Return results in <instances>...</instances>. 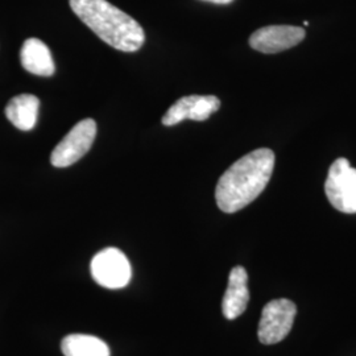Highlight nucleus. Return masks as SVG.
Here are the masks:
<instances>
[{"instance_id":"nucleus-1","label":"nucleus","mask_w":356,"mask_h":356,"mask_svg":"<svg viewBox=\"0 0 356 356\" xmlns=\"http://www.w3.org/2000/svg\"><path fill=\"white\" fill-rule=\"evenodd\" d=\"M275 153L260 148L247 153L229 166L216 184L218 207L227 214L236 213L254 202L272 177Z\"/></svg>"},{"instance_id":"nucleus-2","label":"nucleus","mask_w":356,"mask_h":356,"mask_svg":"<svg viewBox=\"0 0 356 356\" xmlns=\"http://www.w3.org/2000/svg\"><path fill=\"white\" fill-rule=\"evenodd\" d=\"M73 13L90 29L118 51H136L145 41L143 26L107 0H69Z\"/></svg>"},{"instance_id":"nucleus-3","label":"nucleus","mask_w":356,"mask_h":356,"mask_svg":"<svg viewBox=\"0 0 356 356\" xmlns=\"http://www.w3.org/2000/svg\"><path fill=\"white\" fill-rule=\"evenodd\" d=\"M325 191L334 209L346 214H356V169L347 159H337L331 164Z\"/></svg>"},{"instance_id":"nucleus-4","label":"nucleus","mask_w":356,"mask_h":356,"mask_svg":"<svg viewBox=\"0 0 356 356\" xmlns=\"http://www.w3.org/2000/svg\"><path fill=\"white\" fill-rule=\"evenodd\" d=\"M91 276L98 285L107 289H122L132 277V268L127 256L110 247L95 254L91 260Z\"/></svg>"},{"instance_id":"nucleus-5","label":"nucleus","mask_w":356,"mask_h":356,"mask_svg":"<svg viewBox=\"0 0 356 356\" xmlns=\"http://www.w3.org/2000/svg\"><path fill=\"white\" fill-rule=\"evenodd\" d=\"M97 136V123L92 119H83L67 132L63 140L53 149L51 165L66 168L73 165L89 152Z\"/></svg>"},{"instance_id":"nucleus-6","label":"nucleus","mask_w":356,"mask_h":356,"mask_svg":"<svg viewBox=\"0 0 356 356\" xmlns=\"http://www.w3.org/2000/svg\"><path fill=\"white\" fill-rule=\"evenodd\" d=\"M297 307L286 298L273 300L264 306L259 322V341L263 344L279 343L292 330Z\"/></svg>"},{"instance_id":"nucleus-7","label":"nucleus","mask_w":356,"mask_h":356,"mask_svg":"<svg viewBox=\"0 0 356 356\" xmlns=\"http://www.w3.org/2000/svg\"><path fill=\"white\" fill-rule=\"evenodd\" d=\"M305 35V29L301 26H268L251 35L250 45L254 51L273 54L298 45Z\"/></svg>"},{"instance_id":"nucleus-8","label":"nucleus","mask_w":356,"mask_h":356,"mask_svg":"<svg viewBox=\"0 0 356 356\" xmlns=\"http://www.w3.org/2000/svg\"><path fill=\"white\" fill-rule=\"evenodd\" d=\"M220 107V101L216 95H188L179 98L164 115L163 124L175 126L186 119L204 122L216 113Z\"/></svg>"},{"instance_id":"nucleus-9","label":"nucleus","mask_w":356,"mask_h":356,"mask_svg":"<svg viewBox=\"0 0 356 356\" xmlns=\"http://www.w3.org/2000/svg\"><path fill=\"white\" fill-rule=\"evenodd\" d=\"M250 301L248 275L244 268L235 267L229 272V285L222 301L223 316L227 319L241 317Z\"/></svg>"},{"instance_id":"nucleus-10","label":"nucleus","mask_w":356,"mask_h":356,"mask_svg":"<svg viewBox=\"0 0 356 356\" xmlns=\"http://www.w3.org/2000/svg\"><path fill=\"white\" fill-rule=\"evenodd\" d=\"M22 65L26 72L40 76H51L56 72L49 48L38 38H28L20 51Z\"/></svg>"},{"instance_id":"nucleus-11","label":"nucleus","mask_w":356,"mask_h":356,"mask_svg":"<svg viewBox=\"0 0 356 356\" xmlns=\"http://www.w3.org/2000/svg\"><path fill=\"white\" fill-rule=\"evenodd\" d=\"M40 101L32 94H22L13 98L6 107V116L20 131H31L36 126Z\"/></svg>"},{"instance_id":"nucleus-12","label":"nucleus","mask_w":356,"mask_h":356,"mask_svg":"<svg viewBox=\"0 0 356 356\" xmlns=\"http://www.w3.org/2000/svg\"><path fill=\"white\" fill-rule=\"evenodd\" d=\"M65 356H110L108 346L102 339L86 334H70L61 342Z\"/></svg>"},{"instance_id":"nucleus-13","label":"nucleus","mask_w":356,"mask_h":356,"mask_svg":"<svg viewBox=\"0 0 356 356\" xmlns=\"http://www.w3.org/2000/svg\"><path fill=\"white\" fill-rule=\"evenodd\" d=\"M202 1H209V3H214V4H229L234 0H202Z\"/></svg>"}]
</instances>
